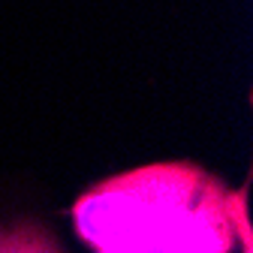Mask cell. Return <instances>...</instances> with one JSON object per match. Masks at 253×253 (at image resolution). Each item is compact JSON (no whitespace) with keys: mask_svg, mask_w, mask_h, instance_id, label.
<instances>
[{"mask_svg":"<svg viewBox=\"0 0 253 253\" xmlns=\"http://www.w3.org/2000/svg\"><path fill=\"white\" fill-rule=\"evenodd\" d=\"M238 199L196 166H148L84 193L76 226L100 253H226Z\"/></svg>","mask_w":253,"mask_h":253,"instance_id":"6da1fadb","label":"cell"},{"mask_svg":"<svg viewBox=\"0 0 253 253\" xmlns=\"http://www.w3.org/2000/svg\"><path fill=\"white\" fill-rule=\"evenodd\" d=\"M0 253H63L51 232L37 223L0 226Z\"/></svg>","mask_w":253,"mask_h":253,"instance_id":"7a4b0ae2","label":"cell"}]
</instances>
